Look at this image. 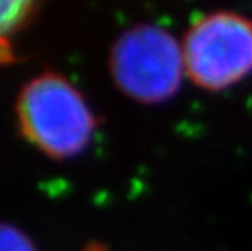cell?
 <instances>
[{
	"label": "cell",
	"instance_id": "6",
	"mask_svg": "<svg viewBox=\"0 0 252 251\" xmlns=\"http://www.w3.org/2000/svg\"><path fill=\"white\" fill-rule=\"evenodd\" d=\"M15 61L13 49L7 39H0V64H8Z\"/></svg>",
	"mask_w": 252,
	"mask_h": 251
},
{
	"label": "cell",
	"instance_id": "5",
	"mask_svg": "<svg viewBox=\"0 0 252 251\" xmlns=\"http://www.w3.org/2000/svg\"><path fill=\"white\" fill-rule=\"evenodd\" d=\"M0 251H36V248L18 228L0 222Z\"/></svg>",
	"mask_w": 252,
	"mask_h": 251
},
{
	"label": "cell",
	"instance_id": "4",
	"mask_svg": "<svg viewBox=\"0 0 252 251\" xmlns=\"http://www.w3.org/2000/svg\"><path fill=\"white\" fill-rule=\"evenodd\" d=\"M36 3L26 0H0V39L25 25L33 15Z\"/></svg>",
	"mask_w": 252,
	"mask_h": 251
},
{
	"label": "cell",
	"instance_id": "1",
	"mask_svg": "<svg viewBox=\"0 0 252 251\" xmlns=\"http://www.w3.org/2000/svg\"><path fill=\"white\" fill-rule=\"evenodd\" d=\"M20 129L31 143L56 158L83 150L94 132V116L67 78L47 72L25 85L17 101Z\"/></svg>",
	"mask_w": 252,
	"mask_h": 251
},
{
	"label": "cell",
	"instance_id": "2",
	"mask_svg": "<svg viewBox=\"0 0 252 251\" xmlns=\"http://www.w3.org/2000/svg\"><path fill=\"white\" fill-rule=\"evenodd\" d=\"M181 51L198 88L226 90L252 73V21L236 12L207 13L186 31Z\"/></svg>",
	"mask_w": 252,
	"mask_h": 251
},
{
	"label": "cell",
	"instance_id": "3",
	"mask_svg": "<svg viewBox=\"0 0 252 251\" xmlns=\"http://www.w3.org/2000/svg\"><path fill=\"white\" fill-rule=\"evenodd\" d=\"M111 69L117 85L140 101L168 98L186 73L181 44L158 26L126 31L112 49Z\"/></svg>",
	"mask_w": 252,
	"mask_h": 251
}]
</instances>
